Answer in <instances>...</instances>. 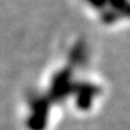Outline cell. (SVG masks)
<instances>
[{
  "label": "cell",
  "instance_id": "1",
  "mask_svg": "<svg viewBox=\"0 0 130 130\" xmlns=\"http://www.w3.org/2000/svg\"><path fill=\"white\" fill-rule=\"evenodd\" d=\"M108 83L93 68L85 43L71 46L20 101L22 130H57L67 118L87 119L103 108Z\"/></svg>",
  "mask_w": 130,
  "mask_h": 130
}]
</instances>
